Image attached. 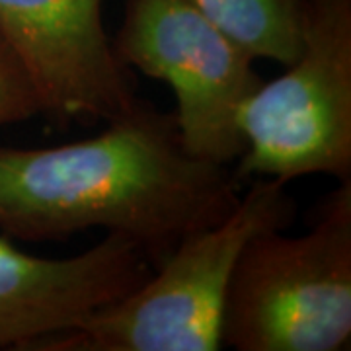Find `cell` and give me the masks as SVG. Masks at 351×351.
Wrapping results in <instances>:
<instances>
[{
  "mask_svg": "<svg viewBox=\"0 0 351 351\" xmlns=\"http://www.w3.org/2000/svg\"><path fill=\"white\" fill-rule=\"evenodd\" d=\"M45 113V104L20 57L0 36V127Z\"/></svg>",
  "mask_w": 351,
  "mask_h": 351,
  "instance_id": "9",
  "label": "cell"
},
{
  "mask_svg": "<svg viewBox=\"0 0 351 351\" xmlns=\"http://www.w3.org/2000/svg\"><path fill=\"white\" fill-rule=\"evenodd\" d=\"M295 199L287 184L254 178L223 221L182 240L127 297L84 316L27 351H219L226 287L244 244L289 228Z\"/></svg>",
  "mask_w": 351,
  "mask_h": 351,
  "instance_id": "2",
  "label": "cell"
},
{
  "mask_svg": "<svg viewBox=\"0 0 351 351\" xmlns=\"http://www.w3.org/2000/svg\"><path fill=\"white\" fill-rule=\"evenodd\" d=\"M223 348L343 351L351 341V178L297 237L263 230L240 252L226 287Z\"/></svg>",
  "mask_w": 351,
  "mask_h": 351,
  "instance_id": "3",
  "label": "cell"
},
{
  "mask_svg": "<svg viewBox=\"0 0 351 351\" xmlns=\"http://www.w3.org/2000/svg\"><path fill=\"white\" fill-rule=\"evenodd\" d=\"M0 36L59 121L125 113L138 96L101 22V0H0Z\"/></svg>",
  "mask_w": 351,
  "mask_h": 351,
  "instance_id": "6",
  "label": "cell"
},
{
  "mask_svg": "<svg viewBox=\"0 0 351 351\" xmlns=\"http://www.w3.org/2000/svg\"><path fill=\"white\" fill-rule=\"evenodd\" d=\"M151 265L137 242L115 232L63 260L25 254L0 232V350L27 351L75 326L141 287Z\"/></svg>",
  "mask_w": 351,
  "mask_h": 351,
  "instance_id": "7",
  "label": "cell"
},
{
  "mask_svg": "<svg viewBox=\"0 0 351 351\" xmlns=\"http://www.w3.org/2000/svg\"><path fill=\"white\" fill-rule=\"evenodd\" d=\"M112 47L129 71L172 88L178 129L193 156L234 166L246 149L240 112L263 82L250 53L188 0H123Z\"/></svg>",
  "mask_w": 351,
  "mask_h": 351,
  "instance_id": "5",
  "label": "cell"
},
{
  "mask_svg": "<svg viewBox=\"0 0 351 351\" xmlns=\"http://www.w3.org/2000/svg\"><path fill=\"white\" fill-rule=\"evenodd\" d=\"M240 182L351 178V0H306L301 49L240 112Z\"/></svg>",
  "mask_w": 351,
  "mask_h": 351,
  "instance_id": "4",
  "label": "cell"
},
{
  "mask_svg": "<svg viewBox=\"0 0 351 351\" xmlns=\"http://www.w3.org/2000/svg\"><path fill=\"white\" fill-rule=\"evenodd\" d=\"M100 135L47 149L0 145V232L25 242L104 228L160 263L223 221L240 197L232 166L186 149L176 113L137 98Z\"/></svg>",
  "mask_w": 351,
  "mask_h": 351,
  "instance_id": "1",
  "label": "cell"
},
{
  "mask_svg": "<svg viewBox=\"0 0 351 351\" xmlns=\"http://www.w3.org/2000/svg\"><path fill=\"white\" fill-rule=\"evenodd\" d=\"M258 59L289 64L301 49L306 0H188Z\"/></svg>",
  "mask_w": 351,
  "mask_h": 351,
  "instance_id": "8",
  "label": "cell"
}]
</instances>
